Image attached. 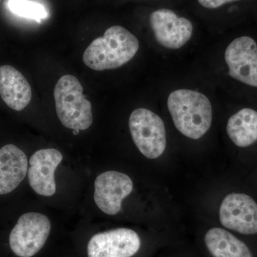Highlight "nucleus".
I'll return each mask as SVG.
<instances>
[{"label":"nucleus","mask_w":257,"mask_h":257,"mask_svg":"<svg viewBox=\"0 0 257 257\" xmlns=\"http://www.w3.org/2000/svg\"><path fill=\"white\" fill-rule=\"evenodd\" d=\"M138 39L121 26L108 28L104 36L93 40L83 55V62L96 71L119 68L135 57Z\"/></svg>","instance_id":"1"},{"label":"nucleus","mask_w":257,"mask_h":257,"mask_svg":"<svg viewBox=\"0 0 257 257\" xmlns=\"http://www.w3.org/2000/svg\"><path fill=\"white\" fill-rule=\"evenodd\" d=\"M167 106L176 128L187 138L199 140L210 128L212 107L202 93L190 89L174 91L167 99Z\"/></svg>","instance_id":"2"},{"label":"nucleus","mask_w":257,"mask_h":257,"mask_svg":"<svg viewBox=\"0 0 257 257\" xmlns=\"http://www.w3.org/2000/svg\"><path fill=\"white\" fill-rule=\"evenodd\" d=\"M56 111L61 123L73 130H85L93 123L92 104L83 94V87L73 75L62 76L54 90Z\"/></svg>","instance_id":"3"},{"label":"nucleus","mask_w":257,"mask_h":257,"mask_svg":"<svg viewBox=\"0 0 257 257\" xmlns=\"http://www.w3.org/2000/svg\"><path fill=\"white\" fill-rule=\"evenodd\" d=\"M128 126L134 143L144 156L155 160L164 153L167 137L160 116L145 108H139L130 115Z\"/></svg>","instance_id":"4"},{"label":"nucleus","mask_w":257,"mask_h":257,"mask_svg":"<svg viewBox=\"0 0 257 257\" xmlns=\"http://www.w3.org/2000/svg\"><path fill=\"white\" fill-rule=\"evenodd\" d=\"M50 231L47 216L37 212L24 214L10 232V249L18 257L34 256L45 246Z\"/></svg>","instance_id":"5"},{"label":"nucleus","mask_w":257,"mask_h":257,"mask_svg":"<svg viewBox=\"0 0 257 257\" xmlns=\"http://www.w3.org/2000/svg\"><path fill=\"white\" fill-rule=\"evenodd\" d=\"M229 75L250 87L257 88V43L249 36L234 39L224 53Z\"/></svg>","instance_id":"6"},{"label":"nucleus","mask_w":257,"mask_h":257,"mask_svg":"<svg viewBox=\"0 0 257 257\" xmlns=\"http://www.w3.org/2000/svg\"><path fill=\"white\" fill-rule=\"evenodd\" d=\"M219 220L226 229L242 234H256L257 203L247 194H228L219 208Z\"/></svg>","instance_id":"7"},{"label":"nucleus","mask_w":257,"mask_h":257,"mask_svg":"<svg viewBox=\"0 0 257 257\" xmlns=\"http://www.w3.org/2000/svg\"><path fill=\"white\" fill-rule=\"evenodd\" d=\"M141 246V239L133 229L119 228L98 233L87 245L88 257H133Z\"/></svg>","instance_id":"8"},{"label":"nucleus","mask_w":257,"mask_h":257,"mask_svg":"<svg viewBox=\"0 0 257 257\" xmlns=\"http://www.w3.org/2000/svg\"><path fill=\"white\" fill-rule=\"evenodd\" d=\"M133 190V180L128 175L116 171H107L95 179L94 202L103 212L115 215L121 210L124 198Z\"/></svg>","instance_id":"9"},{"label":"nucleus","mask_w":257,"mask_h":257,"mask_svg":"<svg viewBox=\"0 0 257 257\" xmlns=\"http://www.w3.org/2000/svg\"><path fill=\"white\" fill-rule=\"evenodd\" d=\"M150 23L158 43L170 50L183 47L192 35V23L172 10L160 9L153 12Z\"/></svg>","instance_id":"10"},{"label":"nucleus","mask_w":257,"mask_h":257,"mask_svg":"<svg viewBox=\"0 0 257 257\" xmlns=\"http://www.w3.org/2000/svg\"><path fill=\"white\" fill-rule=\"evenodd\" d=\"M62 160V153L55 149H42L30 157L29 183L37 194L45 197L55 194V172Z\"/></svg>","instance_id":"11"},{"label":"nucleus","mask_w":257,"mask_h":257,"mask_svg":"<svg viewBox=\"0 0 257 257\" xmlns=\"http://www.w3.org/2000/svg\"><path fill=\"white\" fill-rule=\"evenodd\" d=\"M28 172L26 155L14 145L0 149V195L14 191Z\"/></svg>","instance_id":"12"},{"label":"nucleus","mask_w":257,"mask_h":257,"mask_svg":"<svg viewBox=\"0 0 257 257\" xmlns=\"http://www.w3.org/2000/svg\"><path fill=\"white\" fill-rule=\"evenodd\" d=\"M0 96L11 109L22 111L31 101L32 88L18 69L10 65L0 67Z\"/></svg>","instance_id":"13"},{"label":"nucleus","mask_w":257,"mask_h":257,"mask_svg":"<svg viewBox=\"0 0 257 257\" xmlns=\"http://www.w3.org/2000/svg\"><path fill=\"white\" fill-rule=\"evenodd\" d=\"M204 242L214 257H253L247 245L221 228H212L206 233Z\"/></svg>","instance_id":"14"},{"label":"nucleus","mask_w":257,"mask_h":257,"mask_svg":"<svg viewBox=\"0 0 257 257\" xmlns=\"http://www.w3.org/2000/svg\"><path fill=\"white\" fill-rule=\"evenodd\" d=\"M226 133L236 146L247 147L257 141V111L243 108L228 120Z\"/></svg>","instance_id":"15"},{"label":"nucleus","mask_w":257,"mask_h":257,"mask_svg":"<svg viewBox=\"0 0 257 257\" xmlns=\"http://www.w3.org/2000/svg\"><path fill=\"white\" fill-rule=\"evenodd\" d=\"M8 5L13 14L22 18L40 22L47 17L46 10L42 5L30 0H9Z\"/></svg>","instance_id":"16"},{"label":"nucleus","mask_w":257,"mask_h":257,"mask_svg":"<svg viewBox=\"0 0 257 257\" xmlns=\"http://www.w3.org/2000/svg\"><path fill=\"white\" fill-rule=\"evenodd\" d=\"M199 4L207 9H216L229 3H238L243 0H197Z\"/></svg>","instance_id":"17"},{"label":"nucleus","mask_w":257,"mask_h":257,"mask_svg":"<svg viewBox=\"0 0 257 257\" xmlns=\"http://www.w3.org/2000/svg\"><path fill=\"white\" fill-rule=\"evenodd\" d=\"M79 133V130H74V131H73V134H74V135H78Z\"/></svg>","instance_id":"18"},{"label":"nucleus","mask_w":257,"mask_h":257,"mask_svg":"<svg viewBox=\"0 0 257 257\" xmlns=\"http://www.w3.org/2000/svg\"><path fill=\"white\" fill-rule=\"evenodd\" d=\"M0 3H1V0H0Z\"/></svg>","instance_id":"19"}]
</instances>
